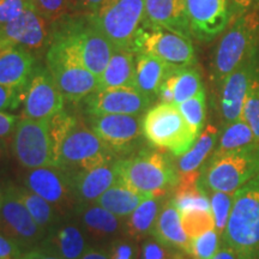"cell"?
Here are the masks:
<instances>
[{
	"instance_id": "cell-1",
	"label": "cell",
	"mask_w": 259,
	"mask_h": 259,
	"mask_svg": "<svg viewBox=\"0 0 259 259\" xmlns=\"http://www.w3.org/2000/svg\"><path fill=\"white\" fill-rule=\"evenodd\" d=\"M51 27V37L59 38L69 45L84 66L100 78L115 47L96 27L92 16L70 14Z\"/></svg>"
},
{
	"instance_id": "cell-2",
	"label": "cell",
	"mask_w": 259,
	"mask_h": 259,
	"mask_svg": "<svg viewBox=\"0 0 259 259\" xmlns=\"http://www.w3.org/2000/svg\"><path fill=\"white\" fill-rule=\"evenodd\" d=\"M115 169L120 183L145 197H164L179 183L177 168L167 155L143 150L118 158Z\"/></svg>"
},
{
	"instance_id": "cell-3",
	"label": "cell",
	"mask_w": 259,
	"mask_h": 259,
	"mask_svg": "<svg viewBox=\"0 0 259 259\" xmlns=\"http://www.w3.org/2000/svg\"><path fill=\"white\" fill-rule=\"evenodd\" d=\"M259 51L258 11L239 16L223 32L212 54L211 79L220 84L239 65Z\"/></svg>"
},
{
	"instance_id": "cell-4",
	"label": "cell",
	"mask_w": 259,
	"mask_h": 259,
	"mask_svg": "<svg viewBox=\"0 0 259 259\" xmlns=\"http://www.w3.org/2000/svg\"><path fill=\"white\" fill-rule=\"evenodd\" d=\"M222 244L248 258L257 259L259 252V173L234 194Z\"/></svg>"
},
{
	"instance_id": "cell-5",
	"label": "cell",
	"mask_w": 259,
	"mask_h": 259,
	"mask_svg": "<svg viewBox=\"0 0 259 259\" xmlns=\"http://www.w3.org/2000/svg\"><path fill=\"white\" fill-rule=\"evenodd\" d=\"M48 45L47 70L65 100L80 102L99 92V77L84 66L69 45L56 37Z\"/></svg>"
},
{
	"instance_id": "cell-6",
	"label": "cell",
	"mask_w": 259,
	"mask_h": 259,
	"mask_svg": "<svg viewBox=\"0 0 259 259\" xmlns=\"http://www.w3.org/2000/svg\"><path fill=\"white\" fill-rule=\"evenodd\" d=\"M259 173V143L219 156L204 167L200 184L208 191L235 193Z\"/></svg>"
},
{
	"instance_id": "cell-7",
	"label": "cell",
	"mask_w": 259,
	"mask_h": 259,
	"mask_svg": "<svg viewBox=\"0 0 259 259\" xmlns=\"http://www.w3.org/2000/svg\"><path fill=\"white\" fill-rule=\"evenodd\" d=\"M143 135L154 147L181 156L198 138L174 103H162L148 109L143 118Z\"/></svg>"
},
{
	"instance_id": "cell-8",
	"label": "cell",
	"mask_w": 259,
	"mask_h": 259,
	"mask_svg": "<svg viewBox=\"0 0 259 259\" xmlns=\"http://www.w3.org/2000/svg\"><path fill=\"white\" fill-rule=\"evenodd\" d=\"M92 16L94 23L119 50L135 52L145 18V0H106Z\"/></svg>"
},
{
	"instance_id": "cell-9",
	"label": "cell",
	"mask_w": 259,
	"mask_h": 259,
	"mask_svg": "<svg viewBox=\"0 0 259 259\" xmlns=\"http://www.w3.org/2000/svg\"><path fill=\"white\" fill-rule=\"evenodd\" d=\"M115 160L114 151L88 125L78 120L61 145L58 167L76 173Z\"/></svg>"
},
{
	"instance_id": "cell-10",
	"label": "cell",
	"mask_w": 259,
	"mask_h": 259,
	"mask_svg": "<svg viewBox=\"0 0 259 259\" xmlns=\"http://www.w3.org/2000/svg\"><path fill=\"white\" fill-rule=\"evenodd\" d=\"M12 154L25 169L56 167L48 121L19 119L11 141Z\"/></svg>"
},
{
	"instance_id": "cell-11",
	"label": "cell",
	"mask_w": 259,
	"mask_h": 259,
	"mask_svg": "<svg viewBox=\"0 0 259 259\" xmlns=\"http://www.w3.org/2000/svg\"><path fill=\"white\" fill-rule=\"evenodd\" d=\"M139 52L153 54L173 69H184L197 64L192 41L164 29L142 28L135 44V53Z\"/></svg>"
},
{
	"instance_id": "cell-12",
	"label": "cell",
	"mask_w": 259,
	"mask_h": 259,
	"mask_svg": "<svg viewBox=\"0 0 259 259\" xmlns=\"http://www.w3.org/2000/svg\"><path fill=\"white\" fill-rule=\"evenodd\" d=\"M87 125L102 139L115 155H127L141 143L143 118L141 115H88Z\"/></svg>"
},
{
	"instance_id": "cell-13",
	"label": "cell",
	"mask_w": 259,
	"mask_h": 259,
	"mask_svg": "<svg viewBox=\"0 0 259 259\" xmlns=\"http://www.w3.org/2000/svg\"><path fill=\"white\" fill-rule=\"evenodd\" d=\"M0 231L17 242L24 252L40 245L46 235L16 196L11 184L0 202Z\"/></svg>"
},
{
	"instance_id": "cell-14",
	"label": "cell",
	"mask_w": 259,
	"mask_h": 259,
	"mask_svg": "<svg viewBox=\"0 0 259 259\" xmlns=\"http://www.w3.org/2000/svg\"><path fill=\"white\" fill-rule=\"evenodd\" d=\"M259 77V51L220 83V111L226 124L242 118L248 93Z\"/></svg>"
},
{
	"instance_id": "cell-15",
	"label": "cell",
	"mask_w": 259,
	"mask_h": 259,
	"mask_svg": "<svg viewBox=\"0 0 259 259\" xmlns=\"http://www.w3.org/2000/svg\"><path fill=\"white\" fill-rule=\"evenodd\" d=\"M192 37L210 42L222 35L234 19L232 0H186Z\"/></svg>"
},
{
	"instance_id": "cell-16",
	"label": "cell",
	"mask_w": 259,
	"mask_h": 259,
	"mask_svg": "<svg viewBox=\"0 0 259 259\" xmlns=\"http://www.w3.org/2000/svg\"><path fill=\"white\" fill-rule=\"evenodd\" d=\"M23 186L46 199L59 212L72 206L76 200L71 173L59 167L28 169L23 178Z\"/></svg>"
},
{
	"instance_id": "cell-17",
	"label": "cell",
	"mask_w": 259,
	"mask_h": 259,
	"mask_svg": "<svg viewBox=\"0 0 259 259\" xmlns=\"http://www.w3.org/2000/svg\"><path fill=\"white\" fill-rule=\"evenodd\" d=\"M64 100L47 67L36 66L25 89L21 118L48 121L52 116L63 111Z\"/></svg>"
},
{
	"instance_id": "cell-18",
	"label": "cell",
	"mask_w": 259,
	"mask_h": 259,
	"mask_svg": "<svg viewBox=\"0 0 259 259\" xmlns=\"http://www.w3.org/2000/svg\"><path fill=\"white\" fill-rule=\"evenodd\" d=\"M83 101L87 115H142L154 102L135 88L99 90Z\"/></svg>"
},
{
	"instance_id": "cell-19",
	"label": "cell",
	"mask_w": 259,
	"mask_h": 259,
	"mask_svg": "<svg viewBox=\"0 0 259 259\" xmlns=\"http://www.w3.org/2000/svg\"><path fill=\"white\" fill-rule=\"evenodd\" d=\"M50 24L32 5L14 21L0 28V35L9 46L17 45L29 51H36L50 44Z\"/></svg>"
},
{
	"instance_id": "cell-20",
	"label": "cell",
	"mask_w": 259,
	"mask_h": 259,
	"mask_svg": "<svg viewBox=\"0 0 259 259\" xmlns=\"http://www.w3.org/2000/svg\"><path fill=\"white\" fill-rule=\"evenodd\" d=\"M143 28L164 29L191 40L186 0H145Z\"/></svg>"
},
{
	"instance_id": "cell-21",
	"label": "cell",
	"mask_w": 259,
	"mask_h": 259,
	"mask_svg": "<svg viewBox=\"0 0 259 259\" xmlns=\"http://www.w3.org/2000/svg\"><path fill=\"white\" fill-rule=\"evenodd\" d=\"M35 60L31 51L11 45L0 51V84L25 92L34 76Z\"/></svg>"
},
{
	"instance_id": "cell-22",
	"label": "cell",
	"mask_w": 259,
	"mask_h": 259,
	"mask_svg": "<svg viewBox=\"0 0 259 259\" xmlns=\"http://www.w3.org/2000/svg\"><path fill=\"white\" fill-rule=\"evenodd\" d=\"M115 161L88 170L71 173L76 202L79 204L95 203L109 187L118 183Z\"/></svg>"
},
{
	"instance_id": "cell-23",
	"label": "cell",
	"mask_w": 259,
	"mask_h": 259,
	"mask_svg": "<svg viewBox=\"0 0 259 259\" xmlns=\"http://www.w3.org/2000/svg\"><path fill=\"white\" fill-rule=\"evenodd\" d=\"M61 259H79L89 248L85 234L79 226L64 223L53 227L38 245Z\"/></svg>"
},
{
	"instance_id": "cell-24",
	"label": "cell",
	"mask_w": 259,
	"mask_h": 259,
	"mask_svg": "<svg viewBox=\"0 0 259 259\" xmlns=\"http://www.w3.org/2000/svg\"><path fill=\"white\" fill-rule=\"evenodd\" d=\"M151 235L162 244L178 248L191 255V239L184 231L180 212L171 198L166 200L162 205Z\"/></svg>"
},
{
	"instance_id": "cell-25",
	"label": "cell",
	"mask_w": 259,
	"mask_h": 259,
	"mask_svg": "<svg viewBox=\"0 0 259 259\" xmlns=\"http://www.w3.org/2000/svg\"><path fill=\"white\" fill-rule=\"evenodd\" d=\"M173 70L176 69L153 54L139 52L136 54V89L155 101L162 83Z\"/></svg>"
},
{
	"instance_id": "cell-26",
	"label": "cell",
	"mask_w": 259,
	"mask_h": 259,
	"mask_svg": "<svg viewBox=\"0 0 259 259\" xmlns=\"http://www.w3.org/2000/svg\"><path fill=\"white\" fill-rule=\"evenodd\" d=\"M77 215L82 228L96 240H111L116 238L124 226L121 219L116 218L96 203L79 204Z\"/></svg>"
},
{
	"instance_id": "cell-27",
	"label": "cell",
	"mask_w": 259,
	"mask_h": 259,
	"mask_svg": "<svg viewBox=\"0 0 259 259\" xmlns=\"http://www.w3.org/2000/svg\"><path fill=\"white\" fill-rule=\"evenodd\" d=\"M135 88L136 53L115 48L114 53L99 78V90Z\"/></svg>"
},
{
	"instance_id": "cell-28",
	"label": "cell",
	"mask_w": 259,
	"mask_h": 259,
	"mask_svg": "<svg viewBox=\"0 0 259 259\" xmlns=\"http://www.w3.org/2000/svg\"><path fill=\"white\" fill-rule=\"evenodd\" d=\"M219 132V128L213 125L204 127L190 150L178 158L176 164L178 176L204 169L218 144Z\"/></svg>"
},
{
	"instance_id": "cell-29",
	"label": "cell",
	"mask_w": 259,
	"mask_h": 259,
	"mask_svg": "<svg viewBox=\"0 0 259 259\" xmlns=\"http://www.w3.org/2000/svg\"><path fill=\"white\" fill-rule=\"evenodd\" d=\"M163 197L145 198L131 215L126 218L124 223L125 234L132 240L138 241L145 239L153 232L157 216L163 205Z\"/></svg>"
},
{
	"instance_id": "cell-30",
	"label": "cell",
	"mask_w": 259,
	"mask_h": 259,
	"mask_svg": "<svg viewBox=\"0 0 259 259\" xmlns=\"http://www.w3.org/2000/svg\"><path fill=\"white\" fill-rule=\"evenodd\" d=\"M145 198L148 197L136 192L128 186L118 181L112 187H109L95 203L108 210L116 218L125 219L131 215Z\"/></svg>"
},
{
	"instance_id": "cell-31",
	"label": "cell",
	"mask_w": 259,
	"mask_h": 259,
	"mask_svg": "<svg viewBox=\"0 0 259 259\" xmlns=\"http://www.w3.org/2000/svg\"><path fill=\"white\" fill-rule=\"evenodd\" d=\"M11 187L16 196L21 199V202L24 204L25 208L30 212L37 226L47 234L57 223L58 212L59 211H57V209L51 203H48L46 199L34 193L25 186L11 184Z\"/></svg>"
},
{
	"instance_id": "cell-32",
	"label": "cell",
	"mask_w": 259,
	"mask_h": 259,
	"mask_svg": "<svg viewBox=\"0 0 259 259\" xmlns=\"http://www.w3.org/2000/svg\"><path fill=\"white\" fill-rule=\"evenodd\" d=\"M258 143L255 141L253 132L244 119H239L229 124H226L223 131L219 136L218 144L211 156H219L239 149L246 148L248 145Z\"/></svg>"
},
{
	"instance_id": "cell-33",
	"label": "cell",
	"mask_w": 259,
	"mask_h": 259,
	"mask_svg": "<svg viewBox=\"0 0 259 259\" xmlns=\"http://www.w3.org/2000/svg\"><path fill=\"white\" fill-rule=\"evenodd\" d=\"M173 83L174 105H180L204 89L202 76L194 66L176 69L169 74Z\"/></svg>"
},
{
	"instance_id": "cell-34",
	"label": "cell",
	"mask_w": 259,
	"mask_h": 259,
	"mask_svg": "<svg viewBox=\"0 0 259 259\" xmlns=\"http://www.w3.org/2000/svg\"><path fill=\"white\" fill-rule=\"evenodd\" d=\"M178 108L183 114L187 124L192 128L194 135L198 137L202 134L205 125L206 118V95L205 89L200 90L196 96L186 100L185 102L178 105Z\"/></svg>"
},
{
	"instance_id": "cell-35",
	"label": "cell",
	"mask_w": 259,
	"mask_h": 259,
	"mask_svg": "<svg viewBox=\"0 0 259 259\" xmlns=\"http://www.w3.org/2000/svg\"><path fill=\"white\" fill-rule=\"evenodd\" d=\"M78 119L70 114L66 111H61L52 116L48 120V128H50V137L52 142V153H53L56 167H58V160H59V153L61 145H63L65 138L70 134V131L77 124Z\"/></svg>"
},
{
	"instance_id": "cell-36",
	"label": "cell",
	"mask_w": 259,
	"mask_h": 259,
	"mask_svg": "<svg viewBox=\"0 0 259 259\" xmlns=\"http://www.w3.org/2000/svg\"><path fill=\"white\" fill-rule=\"evenodd\" d=\"M180 218L184 231L191 240L198 238L204 233L215 229V220L211 211L190 210V211L181 212Z\"/></svg>"
},
{
	"instance_id": "cell-37",
	"label": "cell",
	"mask_w": 259,
	"mask_h": 259,
	"mask_svg": "<svg viewBox=\"0 0 259 259\" xmlns=\"http://www.w3.org/2000/svg\"><path fill=\"white\" fill-rule=\"evenodd\" d=\"M206 193L209 196L211 212L215 220V229L220 233V235H223L234 203L235 193L215 192V191H208Z\"/></svg>"
},
{
	"instance_id": "cell-38",
	"label": "cell",
	"mask_w": 259,
	"mask_h": 259,
	"mask_svg": "<svg viewBox=\"0 0 259 259\" xmlns=\"http://www.w3.org/2000/svg\"><path fill=\"white\" fill-rule=\"evenodd\" d=\"M138 259H192L186 252L170 247L155 238H148L142 242Z\"/></svg>"
},
{
	"instance_id": "cell-39",
	"label": "cell",
	"mask_w": 259,
	"mask_h": 259,
	"mask_svg": "<svg viewBox=\"0 0 259 259\" xmlns=\"http://www.w3.org/2000/svg\"><path fill=\"white\" fill-rule=\"evenodd\" d=\"M220 233L216 229L209 231L198 238L191 240V258L192 259H212L220 250Z\"/></svg>"
},
{
	"instance_id": "cell-40",
	"label": "cell",
	"mask_w": 259,
	"mask_h": 259,
	"mask_svg": "<svg viewBox=\"0 0 259 259\" xmlns=\"http://www.w3.org/2000/svg\"><path fill=\"white\" fill-rule=\"evenodd\" d=\"M32 4L48 23L53 24L71 14L72 0H32Z\"/></svg>"
},
{
	"instance_id": "cell-41",
	"label": "cell",
	"mask_w": 259,
	"mask_h": 259,
	"mask_svg": "<svg viewBox=\"0 0 259 259\" xmlns=\"http://www.w3.org/2000/svg\"><path fill=\"white\" fill-rule=\"evenodd\" d=\"M242 119L250 126L255 141L259 143V77L255 79L245 101Z\"/></svg>"
},
{
	"instance_id": "cell-42",
	"label": "cell",
	"mask_w": 259,
	"mask_h": 259,
	"mask_svg": "<svg viewBox=\"0 0 259 259\" xmlns=\"http://www.w3.org/2000/svg\"><path fill=\"white\" fill-rule=\"evenodd\" d=\"M32 5V0H0V28L14 21Z\"/></svg>"
},
{
	"instance_id": "cell-43",
	"label": "cell",
	"mask_w": 259,
	"mask_h": 259,
	"mask_svg": "<svg viewBox=\"0 0 259 259\" xmlns=\"http://www.w3.org/2000/svg\"><path fill=\"white\" fill-rule=\"evenodd\" d=\"M132 239L116 238L111 241L108 251L111 259H138L139 252Z\"/></svg>"
},
{
	"instance_id": "cell-44",
	"label": "cell",
	"mask_w": 259,
	"mask_h": 259,
	"mask_svg": "<svg viewBox=\"0 0 259 259\" xmlns=\"http://www.w3.org/2000/svg\"><path fill=\"white\" fill-rule=\"evenodd\" d=\"M25 92L0 84V112L16 111L24 100Z\"/></svg>"
},
{
	"instance_id": "cell-45",
	"label": "cell",
	"mask_w": 259,
	"mask_h": 259,
	"mask_svg": "<svg viewBox=\"0 0 259 259\" xmlns=\"http://www.w3.org/2000/svg\"><path fill=\"white\" fill-rule=\"evenodd\" d=\"M23 252L17 242L0 231V259H21Z\"/></svg>"
},
{
	"instance_id": "cell-46",
	"label": "cell",
	"mask_w": 259,
	"mask_h": 259,
	"mask_svg": "<svg viewBox=\"0 0 259 259\" xmlns=\"http://www.w3.org/2000/svg\"><path fill=\"white\" fill-rule=\"evenodd\" d=\"M19 119H21L19 116L11 113L0 112V138L8 139L12 137Z\"/></svg>"
},
{
	"instance_id": "cell-47",
	"label": "cell",
	"mask_w": 259,
	"mask_h": 259,
	"mask_svg": "<svg viewBox=\"0 0 259 259\" xmlns=\"http://www.w3.org/2000/svg\"><path fill=\"white\" fill-rule=\"evenodd\" d=\"M105 2L106 0H72L71 14H94Z\"/></svg>"
},
{
	"instance_id": "cell-48",
	"label": "cell",
	"mask_w": 259,
	"mask_h": 259,
	"mask_svg": "<svg viewBox=\"0 0 259 259\" xmlns=\"http://www.w3.org/2000/svg\"><path fill=\"white\" fill-rule=\"evenodd\" d=\"M234 18L252 11H258L259 0H232Z\"/></svg>"
},
{
	"instance_id": "cell-49",
	"label": "cell",
	"mask_w": 259,
	"mask_h": 259,
	"mask_svg": "<svg viewBox=\"0 0 259 259\" xmlns=\"http://www.w3.org/2000/svg\"><path fill=\"white\" fill-rule=\"evenodd\" d=\"M212 259H252V258H248L247 255L242 254L239 251L234 250V248L222 244L221 247H220V250L218 251V253L213 255Z\"/></svg>"
},
{
	"instance_id": "cell-50",
	"label": "cell",
	"mask_w": 259,
	"mask_h": 259,
	"mask_svg": "<svg viewBox=\"0 0 259 259\" xmlns=\"http://www.w3.org/2000/svg\"><path fill=\"white\" fill-rule=\"evenodd\" d=\"M21 259H61V258L36 246V247L31 248V250L23 252Z\"/></svg>"
},
{
	"instance_id": "cell-51",
	"label": "cell",
	"mask_w": 259,
	"mask_h": 259,
	"mask_svg": "<svg viewBox=\"0 0 259 259\" xmlns=\"http://www.w3.org/2000/svg\"><path fill=\"white\" fill-rule=\"evenodd\" d=\"M79 259H111L109 258L108 251L105 248L89 247Z\"/></svg>"
},
{
	"instance_id": "cell-52",
	"label": "cell",
	"mask_w": 259,
	"mask_h": 259,
	"mask_svg": "<svg viewBox=\"0 0 259 259\" xmlns=\"http://www.w3.org/2000/svg\"><path fill=\"white\" fill-rule=\"evenodd\" d=\"M6 154V139L0 138V163L4 160Z\"/></svg>"
},
{
	"instance_id": "cell-53",
	"label": "cell",
	"mask_w": 259,
	"mask_h": 259,
	"mask_svg": "<svg viewBox=\"0 0 259 259\" xmlns=\"http://www.w3.org/2000/svg\"><path fill=\"white\" fill-rule=\"evenodd\" d=\"M8 186H9V184H6L5 181H4V179H3V178L0 177V202H2V199L4 198Z\"/></svg>"
},
{
	"instance_id": "cell-54",
	"label": "cell",
	"mask_w": 259,
	"mask_h": 259,
	"mask_svg": "<svg viewBox=\"0 0 259 259\" xmlns=\"http://www.w3.org/2000/svg\"><path fill=\"white\" fill-rule=\"evenodd\" d=\"M8 46H9V45L6 44V42H5L4 40H3L2 35H0V51L4 50V48H5V47H8Z\"/></svg>"
},
{
	"instance_id": "cell-55",
	"label": "cell",
	"mask_w": 259,
	"mask_h": 259,
	"mask_svg": "<svg viewBox=\"0 0 259 259\" xmlns=\"http://www.w3.org/2000/svg\"><path fill=\"white\" fill-rule=\"evenodd\" d=\"M257 259H259V252H258V257H257Z\"/></svg>"
}]
</instances>
